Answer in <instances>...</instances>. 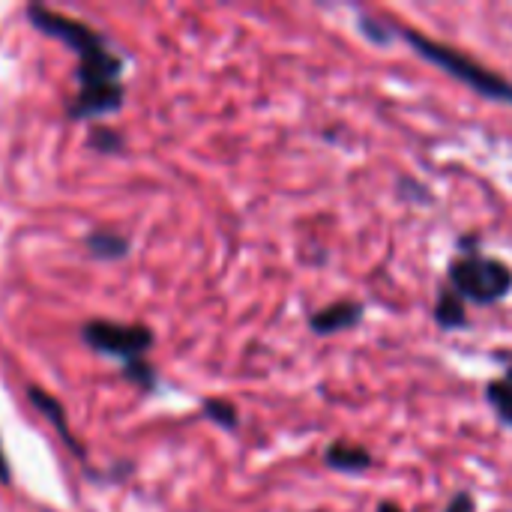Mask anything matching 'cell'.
I'll return each instance as SVG.
<instances>
[{
    "label": "cell",
    "instance_id": "obj_1",
    "mask_svg": "<svg viewBox=\"0 0 512 512\" xmlns=\"http://www.w3.org/2000/svg\"><path fill=\"white\" fill-rule=\"evenodd\" d=\"M27 18L39 33L66 42L78 54V93L66 105L72 120H96L123 108V60L111 51L105 36H99L90 24L39 3L27 6Z\"/></svg>",
    "mask_w": 512,
    "mask_h": 512
},
{
    "label": "cell",
    "instance_id": "obj_2",
    "mask_svg": "<svg viewBox=\"0 0 512 512\" xmlns=\"http://www.w3.org/2000/svg\"><path fill=\"white\" fill-rule=\"evenodd\" d=\"M402 39L432 66H438L441 72H447L450 78L462 81L465 87H471L477 96L489 99V102H501V105H512V81L504 78L501 72L483 66L480 60H474L471 54L447 45V42H438L420 30H411V27H402L399 30Z\"/></svg>",
    "mask_w": 512,
    "mask_h": 512
},
{
    "label": "cell",
    "instance_id": "obj_3",
    "mask_svg": "<svg viewBox=\"0 0 512 512\" xmlns=\"http://www.w3.org/2000/svg\"><path fill=\"white\" fill-rule=\"evenodd\" d=\"M87 348L114 357L123 363V378L141 390H156V369L144 360L153 348V333L144 324H117V321H87L81 327Z\"/></svg>",
    "mask_w": 512,
    "mask_h": 512
},
{
    "label": "cell",
    "instance_id": "obj_4",
    "mask_svg": "<svg viewBox=\"0 0 512 512\" xmlns=\"http://www.w3.org/2000/svg\"><path fill=\"white\" fill-rule=\"evenodd\" d=\"M447 279H450V288L465 303H477V306H495L512 294L510 264L492 255H480L474 252V246H468V252L450 261Z\"/></svg>",
    "mask_w": 512,
    "mask_h": 512
},
{
    "label": "cell",
    "instance_id": "obj_5",
    "mask_svg": "<svg viewBox=\"0 0 512 512\" xmlns=\"http://www.w3.org/2000/svg\"><path fill=\"white\" fill-rule=\"evenodd\" d=\"M363 318H366V306L360 300H336L309 315V330L315 336H336L357 327Z\"/></svg>",
    "mask_w": 512,
    "mask_h": 512
},
{
    "label": "cell",
    "instance_id": "obj_6",
    "mask_svg": "<svg viewBox=\"0 0 512 512\" xmlns=\"http://www.w3.org/2000/svg\"><path fill=\"white\" fill-rule=\"evenodd\" d=\"M324 465L336 474H363L375 465L372 453L363 444L354 441H333L324 450Z\"/></svg>",
    "mask_w": 512,
    "mask_h": 512
},
{
    "label": "cell",
    "instance_id": "obj_7",
    "mask_svg": "<svg viewBox=\"0 0 512 512\" xmlns=\"http://www.w3.org/2000/svg\"><path fill=\"white\" fill-rule=\"evenodd\" d=\"M435 324L441 330H462L468 327V306L465 300L453 291V288H444L435 300Z\"/></svg>",
    "mask_w": 512,
    "mask_h": 512
},
{
    "label": "cell",
    "instance_id": "obj_8",
    "mask_svg": "<svg viewBox=\"0 0 512 512\" xmlns=\"http://www.w3.org/2000/svg\"><path fill=\"white\" fill-rule=\"evenodd\" d=\"M30 402L54 423V429L60 432V438H63V444L66 447H72V453L78 456V459H84V450L75 444V438H72V432H69V426H66V417H63V408H60V402L54 399V396H48L45 390H39V387H30Z\"/></svg>",
    "mask_w": 512,
    "mask_h": 512
},
{
    "label": "cell",
    "instance_id": "obj_9",
    "mask_svg": "<svg viewBox=\"0 0 512 512\" xmlns=\"http://www.w3.org/2000/svg\"><path fill=\"white\" fill-rule=\"evenodd\" d=\"M87 252L93 258H99V261H117V258H123L129 252V240L120 237L117 231L99 228V231H90L87 234Z\"/></svg>",
    "mask_w": 512,
    "mask_h": 512
},
{
    "label": "cell",
    "instance_id": "obj_10",
    "mask_svg": "<svg viewBox=\"0 0 512 512\" xmlns=\"http://www.w3.org/2000/svg\"><path fill=\"white\" fill-rule=\"evenodd\" d=\"M486 402L492 405L501 423L512 426V384L507 378H498L486 387Z\"/></svg>",
    "mask_w": 512,
    "mask_h": 512
},
{
    "label": "cell",
    "instance_id": "obj_11",
    "mask_svg": "<svg viewBox=\"0 0 512 512\" xmlns=\"http://www.w3.org/2000/svg\"><path fill=\"white\" fill-rule=\"evenodd\" d=\"M201 414H204L207 420H213L216 426L228 429V432H234V429L240 426V414H237V408H234L231 402H225V399H204Z\"/></svg>",
    "mask_w": 512,
    "mask_h": 512
},
{
    "label": "cell",
    "instance_id": "obj_12",
    "mask_svg": "<svg viewBox=\"0 0 512 512\" xmlns=\"http://www.w3.org/2000/svg\"><path fill=\"white\" fill-rule=\"evenodd\" d=\"M90 147L99 150V153H117L123 147V135L117 129H108V126H93Z\"/></svg>",
    "mask_w": 512,
    "mask_h": 512
},
{
    "label": "cell",
    "instance_id": "obj_13",
    "mask_svg": "<svg viewBox=\"0 0 512 512\" xmlns=\"http://www.w3.org/2000/svg\"><path fill=\"white\" fill-rule=\"evenodd\" d=\"M360 30H363V36L372 39L375 45H387V42L393 39V33H396L393 24H384V21L372 18V15H360Z\"/></svg>",
    "mask_w": 512,
    "mask_h": 512
},
{
    "label": "cell",
    "instance_id": "obj_14",
    "mask_svg": "<svg viewBox=\"0 0 512 512\" xmlns=\"http://www.w3.org/2000/svg\"><path fill=\"white\" fill-rule=\"evenodd\" d=\"M444 512H477V501L471 492H459L450 498V504L444 507Z\"/></svg>",
    "mask_w": 512,
    "mask_h": 512
},
{
    "label": "cell",
    "instance_id": "obj_15",
    "mask_svg": "<svg viewBox=\"0 0 512 512\" xmlns=\"http://www.w3.org/2000/svg\"><path fill=\"white\" fill-rule=\"evenodd\" d=\"M9 477H12V471H9V462H6L3 447H0V483H9Z\"/></svg>",
    "mask_w": 512,
    "mask_h": 512
},
{
    "label": "cell",
    "instance_id": "obj_16",
    "mask_svg": "<svg viewBox=\"0 0 512 512\" xmlns=\"http://www.w3.org/2000/svg\"><path fill=\"white\" fill-rule=\"evenodd\" d=\"M375 512H405V510H402L399 504H393V501H381V504H378V510H375Z\"/></svg>",
    "mask_w": 512,
    "mask_h": 512
},
{
    "label": "cell",
    "instance_id": "obj_17",
    "mask_svg": "<svg viewBox=\"0 0 512 512\" xmlns=\"http://www.w3.org/2000/svg\"><path fill=\"white\" fill-rule=\"evenodd\" d=\"M504 378H507V381H510V384H512V366H510V369H507V375H504Z\"/></svg>",
    "mask_w": 512,
    "mask_h": 512
}]
</instances>
